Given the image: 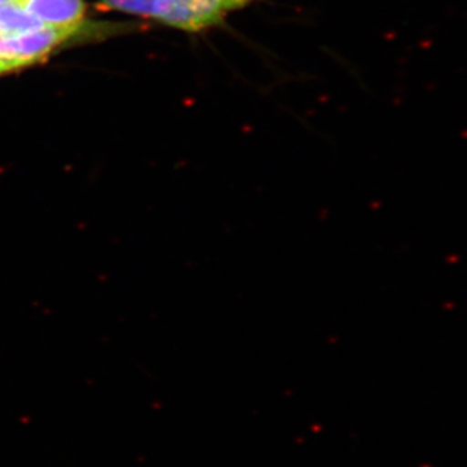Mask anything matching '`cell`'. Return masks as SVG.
Segmentation results:
<instances>
[{"mask_svg": "<svg viewBox=\"0 0 467 467\" xmlns=\"http://www.w3.org/2000/svg\"><path fill=\"white\" fill-rule=\"evenodd\" d=\"M259 0H156L152 18L184 32L217 26L233 12Z\"/></svg>", "mask_w": 467, "mask_h": 467, "instance_id": "6da1fadb", "label": "cell"}, {"mask_svg": "<svg viewBox=\"0 0 467 467\" xmlns=\"http://www.w3.org/2000/svg\"><path fill=\"white\" fill-rule=\"evenodd\" d=\"M77 29L78 26H43L18 36H0V64L12 72L36 63L72 36Z\"/></svg>", "mask_w": 467, "mask_h": 467, "instance_id": "7a4b0ae2", "label": "cell"}, {"mask_svg": "<svg viewBox=\"0 0 467 467\" xmlns=\"http://www.w3.org/2000/svg\"><path fill=\"white\" fill-rule=\"evenodd\" d=\"M15 2L46 26H78L85 15V5L82 0H15Z\"/></svg>", "mask_w": 467, "mask_h": 467, "instance_id": "3957f363", "label": "cell"}, {"mask_svg": "<svg viewBox=\"0 0 467 467\" xmlns=\"http://www.w3.org/2000/svg\"><path fill=\"white\" fill-rule=\"evenodd\" d=\"M41 21L18 5L15 0L0 5V36H18L43 27Z\"/></svg>", "mask_w": 467, "mask_h": 467, "instance_id": "277c9868", "label": "cell"}, {"mask_svg": "<svg viewBox=\"0 0 467 467\" xmlns=\"http://www.w3.org/2000/svg\"><path fill=\"white\" fill-rule=\"evenodd\" d=\"M101 2L107 7L147 17H152L156 5V0H101Z\"/></svg>", "mask_w": 467, "mask_h": 467, "instance_id": "5b68a950", "label": "cell"}, {"mask_svg": "<svg viewBox=\"0 0 467 467\" xmlns=\"http://www.w3.org/2000/svg\"><path fill=\"white\" fill-rule=\"evenodd\" d=\"M8 70L5 69V67H3L2 64H0V75H3V73H7Z\"/></svg>", "mask_w": 467, "mask_h": 467, "instance_id": "8992f818", "label": "cell"}]
</instances>
